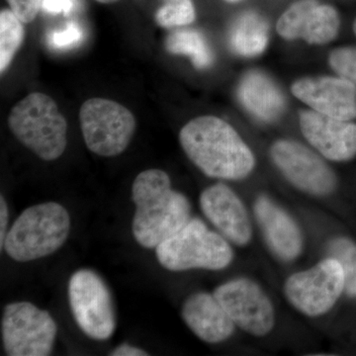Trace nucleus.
<instances>
[{
    "mask_svg": "<svg viewBox=\"0 0 356 356\" xmlns=\"http://www.w3.org/2000/svg\"><path fill=\"white\" fill-rule=\"evenodd\" d=\"M83 40V28L70 22L65 29L55 30L48 35V44L54 50L65 51L74 48Z\"/></svg>",
    "mask_w": 356,
    "mask_h": 356,
    "instance_id": "obj_25",
    "label": "nucleus"
},
{
    "mask_svg": "<svg viewBox=\"0 0 356 356\" xmlns=\"http://www.w3.org/2000/svg\"><path fill=\"white\" fill-rule=\"evenodd\" d=\"M238 95L243 107L261 121L275 120L284 110L285 99L280 89L266 74L257 70L243 77Z\"/></svg>",
    "mask_w": 356,
    "mask_h": 356,
    "instance_id": "obj_18",
    "label": "nucleus"
},
{
    "mask_svg": "<svg viewBox=\"0 0 356 356\" xmlns=\"http://www.w3.org/2000/svg\"><path fill=\"white\" fill-rule=\"evenodd\" d=\"M69 301L74 320L86 336L97 341L112 337L116 327L113 300L97 273L81 269L72 274Z\"/></svg>",
    "mask_w": 356,
    "mask_h": 356,
    "instance_id": "obj_9",
    "label": "nucleus"
},
{
    "mask_svg": "<svg viewBox=\"0 0 356 356\" xmlns=\"http://www.w3.org/2000/svg\"><path fill=\"white\" fill-rule=\"evenodd\" d=\"M179 142L189 159L207 177L240 180L254 170L252 149L235 129L215 116L193 119L181 129Z\"/></svg>",
    "mask_w": 356,
    "mask_h": 356,
    "instance_id": "obj_1",
    "label": "nucleus"
},
{
    "mask_svg": "<svg viewBox=\"0 0 356 356\" xmlns=\"http://www.w3.org/2000/svg\"><path fill=\"white\" fill-rule=\"evenodd\" d=\"M161 266L170 271L222 270L234 259L229 241L200 219L191 221L156 248Z\"/></svg>",
    "mask_w": 356,
    "mask_h": 356,
    "instance_id": "obj_5",
    "label": "nucleus"
},
{
    "mask_svg": "<svg viewBox=\"0 0 356 356\" xmlns=\"http://www.w3.org/2000/svg\"><path fill=\"white\" fill-rule=\"evenodd\" d=\"M292 92L318 113L346 121L356 118V86L343 77H307L293 84Z\"/></svg>",
    "mask_w": 356,
    "mask_h": 356,
    "instance_id": "obj_14",
    "label": "nucleus"
},
{
    "mask_svg": "<svg viewBox=\"0 0 356 356\" xmlns=\"http://www.w3.org/2000/svg\"><path fill=\"white\" fill-rule=\"evenodd\" d=\"M268 42V25L259 14L247 11L236 18L229 31L232 50L243 56L254 57L266 50Z\"/></svg>",
    "mask_w": 356,
    "mask_h": 356,
    "instance_id": "obj_19",
    "label": "nucleus"
},
{
    "mask_svg": "<svg viewBox=\"0 0 356 356\" xmlns=\"http://www.w3.org/2000/svg\"><path fill=\"white\" fill-rule=\"evenodd\" d=\"M274 165L299 191L324 197L334 193L337 178L324 159L301 143L280 140L270 149Z\"/></svg>",
    "mask_w": 356,
    "mask_h": 356,
    "instance_id": "obj_11",
    "label": "nucleus"
},
{
    "mask_svg": "<svg viewBox=\"0 0 356 356\" xmlns=\"http://www.w3.org/2000/svg\"><path fill=\"white\" fill-rule=\"evenodd\" d=\"M132 199L136 205L133 235L143 248H158L191 221V202L172 189L163 170L140 172L133 184Z\"/></svg>",
    "mask_w": 356,
    "mask_h": 356,
    "instance_id": "obj_2",
    "label": "nucleus"
},
{
    "mask_svg": "<svg viewBox=\"0 0 356 356\" xmlns=\"http://www.w3.org/2000/svg\"><path fill=\"white\" fill-rule=\"evenodd\" d=\"M11 132L21 144L43 161H55L67 145V123L57 103L50 96L34 92L11 110Z\"/></svg>",
    "mask_w": 356,
    "mask_h": 356,
    "instance_id": "obj_3",
    "label": "nucleus"
},
{
    "mask_svg": "<svg viewBox=\"0 0 356 356\" xmlns=\"http://www.w3.org/2000/svg\"><path fill=\"white\" fill-rule=\"evenodd\" d=\"M81 132L89 151L100 156H116L125 152L135 134L137 122L120 103L90 98L79 111Z\"/></svg>",
    "mask_w": 356,
    "mask_h": 356,
    "instance_id": "obj_6",
    "label": "nucleus"
},
{
    "mask_svg": "<svg viewBox=\"0 0 356 356\" xmlns=\"http://www.w3.org/2000/svg\"><path fill=\"white\" fill-rule=\"evenodd\" d=\"M76 7V0H44L42 9L51 14L64 13L67 15Z\"/></svg>",
    "mask_w": 356,
    "mask_h": 356,
    "instance_id": "obj_27",
    "label": "nucleus"
},
{
    "mask_svg": "<svg viewBox=\"0 0 356 356\" xmlns=\"http://www.w3.org/2000/svg\"><path fill=\"white\" fill-rule=\"evenodd\" d=\"M344 287L343 267L336 259L327 257L310 268L289 276L283 292L293 308L307 317L315 318L334 308Z\"/></svg>",
    "mask_w": 356,
    "mask_h": 356,
    "instance_id": "obj_7",
    "label": "nucleus"
},
{
    "mask_svg": "<svg viewBox=\"0 0 356 356\" xmlns=\"http://www.w3.org/2000/svg\"><path fill=\"white\" fill-rule=\"evenodd\" d=\"M8 207L3 196H0V248H4V243L7 236V226H8Z\"/></svg>",
    "mask_w": 356,
    "mask_h": 356,
    "instance_id": "obj_28",
    "label": "nucleus"
},
{
    "mask_svg": "<svg viewBox=\"0 0 356 356\" xmlns=\"http://www.w3.org/2000/svg\"><path fill=\"white\" fill-rule=\"evenodd\" d=\"M203 214L229 242L248 245L252 227L247 207L233 189L222 184L207 187L199 198Z\"/></svg>",
    "mask_w": 356,
    "mask_h": 356,
    "instance_id": "obj_12",
    "label": "nucleus"
},
{
    "mask_svg": "<svg viewBox=\"0 0 356 356\" xmlns=\"http://www.w3.org/2000/svg\"><path fill=\"white\" fill-rule=\"evenodd\" d=\"M213 294L236 327L257 337L273 332L276 322L275 309L268 295L255 281L236 278L222 283Z\"/></svg>",
    "mask_w": 356,
    "mask_h": 356,
    "instance_id": "obj_10",
    "label": "nucleus"
},
{
    "mask_svg": "<svg viewBox=\"0 0 356 356\" xmlns=\"http://www.w3.org/2000/svg\"><path fill=\"white\" fill-rule=\"evenodd\" d=\"M300 127L307 140L332 161H348L356 156V124L332 118L314 110L302 111Z\"/></svg>",
    "mask_w": 356,
    "mask_h": 356,
    "instance_id": "obj_15",
    "label": "nucleus"
},
{
    "mask_svg": "<svg viewBox=\"0 0 356 356\" xmlns=\"http://www.w3.org/2000/svg\"><path fill=\"white\" fill-rule=\"evenodd\" d=\"M254 214L267 245L278 259L292 261L300 257L304 248L303 234L286 211L261 195L255 199Z\"/></svg>",
    "mask_w": 356,
    "mask_h": 356,
    "instance_id": "obj_16",
    "label": "nucleus"
},
{
    "mask_svg": "<svg viewBox=\"0 0 356 356\" xmlns=\"http://www.w3.org/2000/svg\"><path fill=\"white\" fill-rule=\"evenodd\" d=\"M13 13L23 23H30L36 18L44 0H6Z\"/></svg>",
    "mask_w": 356,
    "mask_h": 356,
    "instance_id": "obj_26",
    "label": "nucleus"
},
{
    "mask_svg": "<svg viewBox=\"0 0 356 356\" xmlns=\"http://www.w3.org/2000/svg\"><path fill=\"white\" fill-rule=\"evenodd\" d=\"M181 316L187 327L205 343H222L235 332V323L216 296L210 293L191 295L182 306Z\"/></svg>",
    "mask_w": 356,
    "mask_h": 356,
    "instance_id": "obj_17",
    "label": "nucleus"
},
{
    "mask_svg": "<svg viewBox=\"0 0 356 356\" xmlns=\"http://www.w3.org/2000/svg\"><path fill=\"white\" fill-rule=\"evenodd\" d=\"M22 21L13 13L11 9H3L0 13V72L3 74L14 56L19 50L23 38L24 27Z\"/></svg>",
    "mask_w": 356,
    "mask_h": 356,
    "instance_id": "obj_21",
    "label": "nucleus"
},
{
    "mask_svg": "<svg viewBox=\"0 0 356 356\" xmlns=\"http://www.w3.org/2000/svg\"><path fill=\"white\" fill-rule=\"evenodd\" d=\"M95 1L99 2V3L109 4L113 3V2L118 1V0H95Z\"/></svg>",
    "mask_w": 356,
    "mask_h": 356,
    "instance_id": "obj_30",
    "label": "nucleus"
},
{
    "mask_svg": "<svg viewBox=\"0 0 356 356\" xmlns=\"http://www.w3.org/2000/svg\"><path fill=\"white\" fill-rule=\"evenodd\" d=\"M330 65L339 76L356 86V47H343L332 51Z\"/></svg>",
    "mask_w": 356,
    "mask_h": 356,
    "instance_id": "obj_24",
    "label": "nucleus"
},
{
    "mask_svg": "<svg viewBox=\"0 0 356 356\" xmlns=\"http://www.w3.org/2000/svg\"><path fill=\"white\" fill-rule=\"evenodd\" d=\"M353 32H355V34L356 35V18L355 22H353Z\"/></svg>",
    "mask_w": 356,
    "mask_h": 356,
    "instance_id": "obj_31",
    "label": "nucleus"
},
{
    "mask_svg": "<svg viewBox=\"0 0 356 356\" xmlns=\"http://www.w3.org/2000/svg\"><path fill=\"white\" fill-rule=\"evenodd\" d=\"M276 28L283 38H302L309 44H322L336 38L339 16L334 7L318 0H300L282 14Z\"/></svg>",
    "mask_w": 356,
    "mask_h": 356,
    "instance_id": "obj_13",
    "label": "nucleus"
},
{
    "mask_svg": "<svg viewBox=\"0 0 356 356\" xmlns=\"http://www.w3.org/2000/svg\"><path fill=\"white\" fill-rule=\"evenodd\" d=\"M4 350L9 356L50 355L58 327L47 311L29 302L6 307L1 321Z\"/></svg>",
    "mask_w": 356,
    "mask_h": 356,
    "instance_id": "obj_8",
    "label": "nucleus"
},
{
    "mask_svg": "<svg viewBox=\"0 0 356 356\" xmlns=\"http://www.w3.org/2000/svg\"><path fill=\"white\" fill-rule=\"evenodd\" d=\"M70 218L64 206L47 202L32 206L17 218L4 243L6 254L19 262L48 257L69 238Z\"/></svg>",
    "mask_w": 356,
    "mask_h": 356,
    "instance_id": "obj_4",
    "label": "nucleus"
},
{
    "mask_svg": "<svg viewBox=\"0 0 356 356\" xmlns=\"http://www.w3.org/2000/svg\"><path fill=\"white\" fill-rule=\"evenodd\" d=\"M226 1H229V2H236V1H240V0H226Z\"/></svg>",
    "mask_w": 356,
    "mask_h": 356,
    "instance_id": "obj_32",
    "label": "nucleus"
},
{
    "mask_svg": "<svg viewBox=\"0 0 356 356\" xmlns=\"http://www.w3.org/2000/svg\"><path fill=\"white\" fill-rule=\"evenodd\" d=\"M111 356H147L149 353L147 351L140 350L135 346H129V344H121L118 348H115L111 353Z\"/></svg>",
    "mask_w": 356,
    "mask_h": 356,
    "instance_id": "obj_29",
    "label": "nucleus"
},
{
    "mask_svg": "<svg viewBox=\"0 0 356 356\" xmlns=\"http://www.w3.org/2000/svg\"><path fill=\"white\" fill-rule=\"evenodd\" d=\"M166 50L175 55H186L197 69H206L213 63V54L202 35L195 30H178L165 41Z\"/></svg>",
    "mask_w": 356,
    "mask_h": 356,
    "instance_id": "obj_20",
    "label": "nucleus"
},
{
    "mask_svg": "<svg viewBox=\"0 0 356 356\" xmlns=\"http://www.w3.org/2000/svg\"><path fill=\"white\" fill-rule=\"evenodd\" d=\"M327 252L343 267L344 292L350 298H356V243L346 236H337L327 243Z\"/></svg>",
    "mask_w": 356,
    "mask_h": 356,
    "instance_id": "obj_22",
    "label": "nucleus"
},
{
    "mask_svg": "<svg viewBox=\"0 0 356 356\" xmlns=\"http://www.w3.org/2000/svg\"><path fill=\"white\" fill-rule=\"evenodd\" d=\"M165 6L156 13V21L163 28L181 27L195 20V8L191 0H165Z\"/></svg>",
    "mask_w": 356,
    "mask_h": 356,
    "instance_id": "obj_23",
    "label": "nucleus"
}]
</instances>
